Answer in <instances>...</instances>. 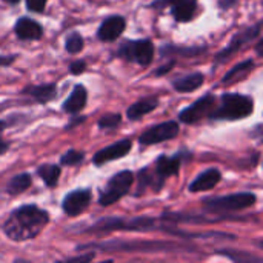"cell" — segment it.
<instances>
[{
  "label": "cell",
  "instance_id": "obj_17",
  "mask_svg": "<svg viewBox=\"0 0 263 263\" xmlns=\"http://www.w3.org/2000/svg\"><path fill=\"white\" fill-rule=\"evenodd\" d=\"M86 100H88L86 88L83 85H76L72 88L71 94L68 96V99L63 102L62 109L68 114H77L86 106Z\"/></svg>",
  "mask_w": 263,
  "mask_h": 263
},
{
  "label": "cell",
  "instance_id": "obj_22",
  "mask_svg": "<svg viewBox=\"0 0 263 263\" xmlns=\"http://www.w3.org/2000/svg\"><path fill=\"white\" fill-rule=\"evenodd\" d=\"M60 166L59 165H51V163H43L37 168V174L39 177L45 182L46 186L52 188L59 183V177H60Z\"/></svg>",
  "mask_w": 263,
  "mask_h": 263
},
{
  "label": "cell",
  "instance_id": "obj_35",
  "mask_svg": "<svg viewBox=\"0 0 263 263\" xmlns=\"http://www.w3.org/2000/svg\"><path fill=\"white\" fill-rule=\"evenodd\" d=\"M262 46H263V40H259V42H257V45H256V51H257V55H263Z\"/></svg>",
  "mask_w": 263,
  "mask_h": 263
},
{
  "label": "cell",
  "instance_id": "obj_2",
  "mask_svg": "<svg viewBox=\"0 0 263 263\" xmlns=\"http://www.w3.org/2000/svg\"><path fill=\"white\" fill-rule=\"evenodd\" d=\"M254 111V100L250 96L225 92L220 96V103L214 106L210 117L211 120H242Z\"/></svg>",
  "mask_w": 263,
  "mask_h": 263
},
{
  "label": "cell",
  "instance_id": "obj_28",
  "mask_svg": "<svg viewBox=\"0 0 263 263\" xmlns=\"http://www.w3.org/2000/svg\"><path fill=\"white\" fill-rule=\"evenodd\" d=\"M48 0H26V8L31 12H42Z\"/></svg>",
  "mask_w": 263,
  "mask_h": 263
},
{
  "label": "cell",
  "instance_id": "obj_37",
  "mask_svg": "<svg viewBox=\"0 0 263 263\" xmlns=\"http://www.w3.org/2000/svg\"><path fill=\"white\" fill-rule=\"evenodd\" d=\"M2 2H5V3H9V5H17L20 0H2Z\"/></svg>",
  "mask_w": 263,
  "mask_h": 263
},
{
  "label": "cell",
  "instance_id": "obj_24",
  "mask_svg": "<svg viewBox=\"0 0 263 263\" xmlns=\"http://www.w3.org/2000/svg\"><path fill=\"white\" fill-rule=\"evenodd\" d=\"M83 160H85V153L69 149L60 157V165H63V166H76V165H80Z\"/></svg>",
  "mask_w": 263,
  "mask_h": 263
},
{
  "label": "cell",
  "instance_id": "obj_1",
  "mask_svg": "<svg viewBox=\"0 0 263 263\" xmlns=\"http://www.w3.org/2000/svg\"><path fill=\"white\" fill-rule=\"evenodd\" d=\"M48 222V211L35 205H23L11 211L3 223V233L12 242H28L35 239Z\"/></svg>",
  "mask_w": 263,
  "mask_h": 263
},
{
  "label": "cell",
  "instance_id": "obj_30",
  "mask_svg": "<svg viewBox=\"0 0 263 263\" xmlns=\"http://www.w3.org/2000/svg\"><path fill=\"white\" fill-rule=\"evenodd\" d=\"M96 257L94 253H88L85 256H77V257H72V259H68V262H89Z\"/></svg>",
  "mask_w": 263,
  "mask_h": 263
},
{
  "label": "cell",
  "instance_id": "obj_10",
  "mask_svg": "<svg viewBox=\"0 0 263 263\" xmlns=\"http://www.w3.org/2000/svg\"><path fill=\"white\" fill-rule=\"evenodd\" d=\"M188 157H191V154L188 151H185V153H176L174 156H165V154L160 156L156 160L154 171H153V174H154L156 180L159 182V185L163 186V183H165V180L168 177L179 174L180 165H182L183 159H188Z\"/></svg>",
  "mask_w": 263,
  "mask_h": 263
},
{
  "label": "cell",
  "instance_id": "obj_29",
  "mask_svg": "<svg viewBox=\"0 0 263 263\" xmlns=\"http://www.w3.org/2000/svg\"><path fill=\"white\" fill-rule=\"evenodd\" d=\"M85 69H86V62H85V60H74V62L69 65V72L74 74V76L82 74Z\"/></svg>",
  "mask_w": 263,
  "mask_h": 263
},
{
  "label": "cell",
  "instance_id": "obj_8",
  "mask_svg": "<svg viewBox=\"0 0 263 263\" xmlns=\"http://www.w3.org/2000/svg\"><path fill=\"white\" fill-rule=\"evenodd\" d=\"M179 133H180L179 123L176 120H168V122H162L159 125L148 128L145 133L140 134L139 142H140V145H145V146L157 145L162 142L173 140L174 137L179 136Z\"/></svg>",
  "mask_w": 263,
  "mask_h": 263
},
{
  "label": "cell",
  "instance_id": "obj_27",
  "mask_svg": "<svg viewBox=\"0 0 263 263\" xmlns=\"http://www.w3.org/2000/svg\"><path fill=\"white\" fill-rule=\"evenodd\" d=\"M205 48H177V46H166V48H162V54L166 55V52L173 51V52H183L182 55H197L200 51H203Z\"/></svg>",
  "mask_w": 263,
  "mask_h": 263
},
{
  "label": "cell",
  "instance_id": "obj_23",
  "mask_svg": "<svg viewBox=\"0 0 263 263\" xmlns=\"http://www.w3.org/2000/svg\"><path fill=\"white\" fill-rule=\"evenodd\" d=\"M254 66H256L254 60H245V62L236 65L233 69H230V71L223 76L222 83H231L233 80H240V79L245 77L251 69H254Z\"/></svg>",
  "mask_w": 263,
  "mask_h": 263
},
{
  "label": "cell",
  "instance_id": "obj_6",
  "mask_svg": "<svg viewBox=\"0 0 263 263\" xmlns=\"http://www.w3.org/2000/svg\"><path fill=\"white\" fill-rule=\"evenodd\" d=\"M117 57L137 63L140 66H148L154 59V45L151 40H126L120 43L117 49Z\"/></svg>",
  "mask_w": 263,
  "mask_h": 263
},
{
  "label": "cell",
  "instance_id": "obj_16",
  "mask_svg": "<svg viewBox=\"0 0 263 263\" xmlns=\"http://www.w3.org/2000/svg\"><path fill=\"white\" fill-rule=\"evenodd\" d=\"M14 32L20 40H39L42 39L43 29L35 20L29 17H20L14 25Z\"/></svg>",
  "mask_w": 263,
  "mask_h": 263
},
{
  "label": "cell",
  "instance_id": "obj_31",
  "mask_svg": "<svg viewBox=\"0 0 263 263\" xmlns=\"http://www.w3.org/2000/svg\"><path fill=\"white\" fill-rule=\"evenodd\" d=\"M173 66H174V62H170V63L163 65L162 68H159V69H157V71L154 72V76H163V74L170 72V71L173 69Z\"/></svg>",
  "mask_w": 263,
  "mask_h": 263
},
{
  "label": "cell",
  "instance_id": "obj_5",
  "mask_svg": "<svg viewBox=\"0 0 263 263\" xmlns=\"http://www.w3.org/2000/svg\"><path fill=\"white\" fill-rule=\"evenodd\" d=\"M134 183V173L131 171H120L114 174L105 185V188L100 191L99 196V205L100 206H111L117 203L120 199H123L131 186Z\"/></svg>",
  "mask_w": 263,
  "mask_h": 263
},
{
  "label": "cell",
  "instance_id": "obj_21",
  "mask_svg": "<svg viewBox=\"0 0 263 263\" xmlns=\"http://www.w3.org/2000/svg\"><path fill=\"white\" fill-rule=\"evenodd\" d=\"M32 183V179L28 173H22V174H17L14 177L9 179L8 185H6V193L11 194V196H17V194H22L25 193Z\"/></svg>",
  "mask_w": 263,
  "mask_h": 263
},
{
  "label": "cell",
  "instance_id": "obj_12",
  "mask_svg": "<svg viewBox=\"0 0 263 263\" xmlns=\"http://www.w3.org/2000/svg\"><path fill=\"white\" fill-rule=\"evenodd\" d=\"M151 6L153 8L170 6L173 17L180 23H186L193 20L197 12V0H156L154 3H151Z\"/></svg>",
  "mask_w": 263,
  "mask_h": 263
},
{
  "label": "cell",
  "instance_id": "obj_15",
  "mask_svg": "<svg viewBox=\"0 0 263 263\" xmlns=\"http://www.w3.org/2000/svg\"><path fill=\"white\" fill-rule=\"evenodd\" d=\"M222 180V173L217 168H210L203 173H200L190 185L188 190L191 193H202V191H210L216 188Z\"/></svg>",
  "mask_w": 263,
  "mask_h": 263
},
{
  "label": "cell",
  "instance_id": "obj_25",
  "mask_svg": "<svg viewBox=\"0 0 263 263\" xmlns=\"http://www.w3.org/2000/svg\"><path fill=\"white\" fill-rule=\"evenodd\" d=\"M85 43H83V37L79 34V32H72L68 35L66 39V43H65V48L69 54H77L83 49Z\"/></svg>",
  "mask_w": 263,
  "mask_h": 263
},
{
  "label": "cell",
  "instance_id": "obj_3",
  "mask_svg": "<svg viewBox=\"0 0 263 263\" xmlns=\"http://www.w3.org/2000/svg\"><path fill=\"white\" fill-rule=\"evenodd\" d=\"M92 248H99L102 251H120V253H171L179 250H188L185 245L173 243V242H125V240H111L99 245H92Z\"/></svg>",
  "mask_w": 263,
  "mask_h": 263
},
{
  "label": "cell",
  "instance_id": "obj_34",
  "mask_svg": "<svg viewBox=\"0 0 263 263\" xmlns=\"http://www.w3.org/2000/svg\"><path fill=\"white\" fill-rule=\"evenodd\" d=\"M8 149H9V142H6V140L0 139V154L6 153Z\"/></svg>",
  "mask_w": 263,
  "mask_h": 263
},
{
  "label": "cell",
  "instance_id": "obj_19",
  "mask_svg": "<svg viewBox=\"0 0 263 263\" xmlns=\"http://www.w3.org/2000/svg\"><path fill=\"white\" fill-rule=\"evenodd\" d=\"M159 106V99L157 97H145L137 100L136 103H133L128 109H126V117L128 120H140L143 116H146L148 112L154 111Z\"/></svg>",
  "mask_w": 263,
  "mask_h": 263
},
{
  "label": "cell",
  "instance_id": "obj_7",
  "mask_svg": "<svg viewBox=\"0 0 263 263\" xmlns=\"http://www.w3.org/2000/svg\"><path fill=\"white\" fill-rule=\"evenodd\" d=\"M262 28V20H259L256 25L250 26V28H245L239 32L234 34V37L230 40L228 46L220 49L216 57H214V63L216 65H220V63H225L227 60H230L234 54H237L245 45H248L250 42H253L254 39H257L260 35V29Z\"/></svg>",
  "mask_w": 263,
  "mask_h": 263
},
{
  "label": "cell",
  "instance_id": "obj_32",
  "mask_svg": "<svg viewBox=\"0 0 263 263\" xmlns=\"http://www.w3.org/2000/svg\"><path fill=\"white\" fill-rule=\"evenodd\" d=\"M15 60V55H0V66H8Z\"/></svg>",
  "mask_w": 263,
  "mask_h": 263
},
{
  "label": "cell",
  "instance_id": "obj_11",
  "mask_svg": "<svg viewBox=\"0 0 263 263\" xmlns=\"http://www.w3.org/2000/svg\"><path fill=\"white\" fill-rule=\"evenodd\" d=\"M91 199H92V193L88 188L83 190H74L71 193H68L62 202V210L66 216L69 217H77L80 216L83 211L88 210V206L91 205Z\"/></svg>",
  "mask_w": 263,
  "mask_h": 263
},
{
  "label": "cell",
  "instance_id": "obj_9",
  "mask_svg": "<svg viewBox=\"0 0 263 263\" xmlns=\"http://www.w3.org/2000/svg\"><path fill=\"white\" fill-rule=\"evenodd\" d=\"M214 106H216V97L213 94H206V96L197 99L191 106L182 109L179 114V120L186 125H194V123L200 122L202 119L210 117Z\"/></svg>",
  "mask_w": 263,
  "mask_h": 263
},
{
  "label": "cell",
  "instance_id": "obj_18",
  "mask_svg": "<svg viewBox=\"0 0 263 263\" xmlns=\"http://www.w3.org/2000/svg\"><path fill=\"white\" fill-rule=\"evenodd\" d=\"M23 94L29 96L34 102L46 105L48 102L54 100L57 96V86L55 83H43V85H34V86H26Z\"/></svg>",
  "mask_w": 263,
  "mask_h": 263
},
{
  "label": "cell",
  "instance_id": "obj_14",
  "mask_svg": "<svg viewBox=\"0 0 263 263\" xmlns=\"http://www.w3.org/2000/svg\"><path fill=\"white\" fill-rule=\"evenodd\" d=\"M126 28V20L122 15H109L106 17L99 29H97V39L100 42H114L117 40Z\"/></svg>",
  "mask_w": 263,
  "mask_h": 263
},
{
  "label": "cell",
  "instance_id": "obj_33",
  "mask_svg": "<svg viewBox=\"0 0 263 263\" xmlns=\"http://www.w3.org/2000/svg\"><path fill=\"white\" fill-rule=\"evenodd\" d=\"M83 120H85V117H80V119H79V117H72V120H71V122H69V123L66 125V129H72V128H74L76 125L82 123Z\"/></svg>",
  "mask_w": 263,
  "mask_h": 263
},
{
  "label": "cell",
  "instance_id": "obj_36",
  "mask_svg": "<svg viewBox=\"0 0 263 263\" xmlns=\"http://www.w3.org/2000/svg\"><path fill=\"white\" fill-rule=\"evenodd\" d=\"M6 125H8V123H6L5 120H0V133L6 128Z\"/></svg>",
  "mask_w": 263,
  "mask_h": 263
},
{
  "label": "cell",
  "instance_id": "obj_20",
  "mask_svg": "<svg viewBox=\"0 0 263 263\" xmlns=\"http://www.w3.org/2000/svg\"><path fill=\"white\" fill-rule=\"evenodd\" d=\"M205 82V77L202 72H193L190 76H183L173 82V88L177 92H193L197 88H200Z\"/></svg>",
  "mask_w": 263,
  "mask_h": 263
},
{
  "label": "cell",
  "instance_id": "obj_13",
  "mask_svg": "<svg viewBox=\"0 0 263 263\" xmlns=\"http://www.w3.org/2000/svg\"><path fill=\"white\" fill-rule=\"evenodd\" d=\"M131 149H133V140L122 139V140L100 149L99 153H96L94 157H92V163L96 166H102V165H105L108 162H112V160H117V159H122V157L128 156Z\"/></svg>",
  "mask_w": 263,
  "mask_h": 263
},
{
  "label": "cell",
  "instance_id": "obj_26",
  "mask_svg": "<svg viewBox=\"0 0 263 263\" xmlns=\"http://www.w3.org/2000/svg\"><path fill=\"white\" fill-rule=\"evenodd\" d=\"M122 123V116L120 114H106V116H103L100 120H99V128L100 129H112V128H116V126H119Z\"/></svg>",
  "mask_w": 263,
  "mask_h": 263
},
{
  "label": "cell",
  "instance_id": "obj_4",
  "mask_svg": "<svg viewBox=\"0 0 263 263\" xmlns=\"http://www.w3.org/2000/svg\"><path fill=\"white\" fill-rule=\"evenodd\" d=\"M257 197L253 193H236L228 196H219V197H208L203 202V206L210 213L216 214H225L233 211H242L256 203Z\"/></svg>",
  "mask_w": 263,
  "mask_h": 263
}]
</instances>
